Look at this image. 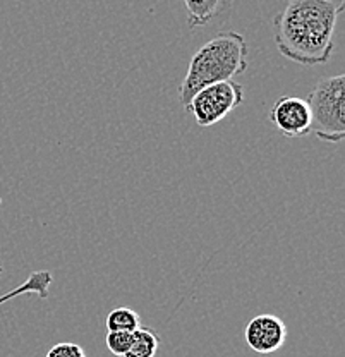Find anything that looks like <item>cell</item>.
Listing matches in <instances>:
<instances>
[{"instance_id":"obj_9","label":"cell","mask_w":345,"mask_h":357,"mask_svg":"<svg viewBox=\"0 0 345 357\" xmlns=\"http://www.w3.org/2000/svg\"><path fill=\"white\" fill-rule=\"evenodd\" d=\"M158 347H160V337L157 332L146 326H139L136 332H132L131 347L124 357H155Z\"/></svg>"},{"instance_id":"obj_12","label":"cell","mask_w":345,"mask_h":357,"mask_svg":"<svg viewBox=\"0 0 345 357\" xmlns=\"http://www.w3.org/2000/svg\"><path fill=\"white\" fill-rule=\"evenodd\" d=\"M45 357H86V352L79 344L74 342H61L50 347Z\"/></svg>"},{"instance_id":"obj_11","label":"cell","mask_w":345,"mask_h":357,"mask_svg":"<svg viewBox=\"0 0 345 357\" xmlns=\"http://www.w3.org/2000/svg\"><path fill=\"white\" fill-rule=\"evenodd\" d=\"M131 342H132V333L107 332V337H105L107 349H109L114 356L124 357L125 354H128L129 347H131Z\"/></svg>"},{"instance_id":"obj_10","label":"cell","mask_w":345,"mask_h":357,"mask_svg":"<svg viewBox=\"0 0 345 357\" xmlns=\"http://www.w3.org/2000/svg\"><path fill=\"white\" fill-rule=\"evenodd\" d=\"M141 326L139 314L131 307H115L107 316L109 332H136Z\"/></svg>"},{"instance_id":"obj_8","label":"cell","mask_w":345,"mask_h":357,"mask_svg":"<svg viewBox=\"0 0 345 357\" xmlns=\"http://www.w3.org/2000/svg\"><path fill=\"white\" fill-rule=\"evenodd\" d=\"M189 28H201L220 13L222 0H184Z\"/></svg>"},{"instance_id":"obj_4","label":"cell","mask_w":345,"mask_h":357,"mask_svg":"<svg viewBox=\"0 0 345 357\" xmlns=\"http://www.w3.org/2000/svg\"><path fill=\"white\" fill-rule=\"evenodd\" d=\"M244 88L236 81L208 84L201 88L189 102L185 112L194 117L196 124L201 128H211L224 121L225 117L243 105Z\"/></svg>"},{"instance_id":"obj_5","label":"cell","mask_w":345,"mask_h":357,"mask_svg":"<svg viewBox=\"0 0 345 357\" xmlns=\"http://www.w3.org/2000/svg\"><path fill=\"white\" fill-rule=\"evenodd\" d=\"M270 122L285 137L306 136L311 131V112L307 102L300 96H282L270 110Z\"/></svg>"},{"instance_id":"obj_1","label":"cell","mask_w":345,"mask_h":357,"mask_svg":"<svg viewBox=\"0 0 345 357\" xmlns=\"http://www.w3.org/2000/svg\"><path fill=\"white\" fill-rule=\"evenodd\" d=\"M339 9L325 0H291L273 20L275 45L299 66H323L333 54Z\"/></svg>"},{"instance_id":"obj_2","label":"cell","mask_w":345,"mask_h":357,"mask_svg":"<svg viewBox=\"0 0 345 357\" xmlns=\"http://www.w3.org/2000/svg\"><path fill=\"white\" fill-rule=\"evenodd\" d=\"M250 45L237 31H222L198 48L189 62L179 86V102L187 109L192 96L201 88L222 81H232L246 73Z\"/></svg>"},{"instance_id":"obj_3","label":"cell","mask_w":345,"mask_h":357,"mask_svg":"<svg viewBox=\"0 0 345 357\" xmlns=\"http://www.w3.org/2000/svg\"><path fill=\"white\" fill-rule=\"evenodd\" d=\"M311 131L326 143H340L345 137V76L323 77L307 96Z\"/></svg>"},{"instance_id":"obj_6","label":"cell","mask_w":345,"mask_h":357,"mask_svg":"<svg viewBox=\"0 0 345 357\" xmlns=\"http://www.w3.org/2000/svg\"><path fill=\"white\" fill-rule=\"evenodd\" d=\"M287 325L275 314H258L244 330V338L250 349L258 354H272L284 347L287 340Z\"/></svg>"},{"instance_id":"obj_7","label":"cell","mask_w":345,"mask_h":357,"mask_svg":"<svg viewBox=\"0 0 345 357\" xmlns=\"http://www.w3.org/2000/svg\"><path fill=\"white\" fill-rule=\"evenodd\" d=\"M2 271L3 268L0 265V275H2ZM52 282H54V277H52L50 271L47 270L33 271L23 284L17 285V287L10 290V292L0 296V306H2L3 303H9L10 299H16V297L20 296H26V294H35V296L42 297V299H47V297L50 296Z\"/></svg>"},{"instance_id":"obj_13","label":"cell","mask_w":345,"mask_h":357,"mask_svg":"<svg viewBox=\"0 0 345 357\" xmlns=\"http://www.w3.org/2000/svg\"><path fill=\"white\" fill-rule=\"evenodd\" d=\"M325 2H330V3H333V6H337V7H339V9H342V10H344L345 0H325Z\"/></svg>"}]
</instances>
